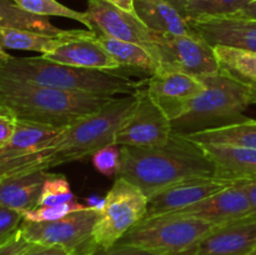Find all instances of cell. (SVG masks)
<instances>
[{"instance_id": "obj_41", "label": "cell", "mask_w": 256, "mask_h": 255, "mask_svg": "<svg viewBox=\"0 0 256 255\" xmlns=\"http://www.w3.org/2000/svg\"><path fill=\"white\" fill-rule=\"evenodd\" d=\"M165 2H169L172 8H175L180 12V15L184 19H186V10L190 0H165Z\"/></svg>"}, {"instance_id": "obj_39", "label": "cell", "mask_w": 256, "mask_h": 255, "mask_svg": "<svg viewBox=\"0 0 256 255\" xmlns=\"http://www.w3.org/2000/svg\"><path fill=\"white\" fill-rule=\"evenodd\" d=\"M110 4L115 5V6L120 8V9L125 10L132 14H136L135 12V0H106Z\"/></svg>"}, {"instance_id": "obj_21", "label": "cell", "mask_w": 256, "mask_h": 255, "mask_svg": "<svg viewBox=\"0 0 256 255\" xmlns=\"http://www.w3.org/2000/svg\"><path fill=\"white\" fill-rule=\"evenodd\" d=\"M135 12L150 30L159 34L192 35L186 19L165 0H135Z\"/></svg>"}, {"instance_id": "obj_29", "label": "cell", "mask_w": 256, "mask_h": 255, "mask_svg": "<svg viewBox=\"0 0 256 255\" xmlns=\"http://www.w3.org/2000/svg\"><path fill=\"white\" fill-rule=\"evenodd\" d=\"M75 200V195L70 189V184L66 178L62 174H52L45 182L40 195L38 208L56 206L66 204Z\"/></svg>"}, {"instance_id": "obj_30", "label": "cell", "mask_w": 256, "mask_h": 255, "mask_svg": "<svg viewBox=\"0 0 256 255\" xmlns=\"http://www.w3.org/2000/svg\"><path fill=\"white\" fill-rule=\"evenodd\" d=\"M86 208V205L80 204V202H75V200L66 202V204L56 205V206L35 208V209L25 212L24 220H29V222H54V220L62 219V218H65L66 215L72 214L75 212H80V210H84Z\"/></svg>"}, {"instance_id": "obj_35", "label": "cell", "mask_w": 256, "mask_h": 255, "mask_svg": "<svg viewBox=\"0 0 256 255\" xmlns=\"http://www.w3.org/2000/svg\"><path fill=\"white\" fill-rule=\"evenodd\" d=\"M34 244L28 242L24 236H22L20 229L18 230L16 234L5 242L4 245L0 246V255H24L30 248Z\"/></svg>"}, {"instance_id": "obj_1", "label": "cell", "mask_w": 256, "mask_h": 255, "mask_svg": "<svg viewBox=\"0 0 256 255\" xmlns=\"http://www.w3.org/2000/svg\"><path fill=\"white\" fill-rule=\"evenodd\" d=\"M136 104L135 95L114 98L99 112L64 128L38 152L10 164L0 178L48 170L58 165L94 155L106 145L115 144V134Z\"/></svg>"}, {"instance_id": "obj_40", "label": "cell", "mask_w": 256, "mask_h": 255, "mask_svg": "<svg viewBox=\"0 0 256 255\" xmlns=\"http://www.w3.org/2000/svg\"><path fill=\"white\" fill-rule=\"evenodd\" d=\"M242 186L246 192L250 202L254 208V212H256V182H242Z\"/></svg>"}, {"instance_id": "obj_22", "label": "cell", "mask_w": 256, "mask_h": 255, "mask_svg": "<svg viewBox=\"0 0 256 255\" xmlns=\"http://www.w3.org/2000/svg\"><path fill=\"white\" fill-rule=\"evenodd\" d=\"M212 48L220 72L248 88L252 104H256V52L222 45Z\"/></svg>"}, {"instance_id": "obj_37", "label": "cell", "mask_w": 256, "mask_h": 255, "mask_svg": "<svg viewBox=\"0 0 256 255\" xmlns=\"http://www.w3.org/2000/svg\"><path fill=\"white\" fill-rule=\"evenodd\" d=\"M86 206L102 212L105 208V198L99 196V195H90L86 198Z\"/></svg>"}, {"instance_id": "obj_7", "label": "cell", "mask_w": 256, "mask_h": 255, "mask_svg": "<svg viewBox=\"0 0 256 255\" xmlns=\"http://www.w3.org/2000/svg\"><path fill=\"white\" fill-rule=\"evenodd\" d=\"M148 198L134 184L116 176L105 196V208L100 212L92 232L96 249L112 248L142 222L146 214Z\"/></svg>"}, {"instance_id": "obj_5", "label": "cell", "mask_w": 256, "mask_h": 255, "mask_svg": "<svg viewBox=\"0 0 256 255\" xmlns=\"http://www.w3.org/2000/svg\"><path fill=\"white\" fill-rule=\"evenodd\" d=\"M206 89L200 96L186 102L182 114L172 120V132L182 135L239 122L252 104L248 88L218 72L200 76Z\"/></svg>"}, {"instance_id": "obj_14", "label": "cell", "mask_w": 256, "mask_h": 255, "mask_svg": "<svg viewBox=\"0 0 256 255\" xmlns=\"http://www.w3.org/2000/svg\"><path fill=\"white\" fill-rule=\"evenodd\" d=\"M206 86L202 79L176 70H158L150 75L146 90L170 120L182 114L185 104L200 96Z\"/></svg>"}, {"instance_id": "obj_26", "label": "cell", "mask_w": 256, "mask_h": 255, "mask_svg": "<svg viewBox=\"0 0 256 255\" xmlns=\"http://www.w3.org/2000/svg\"><path fill=\"white\" fill-rule=\"evenodd\" d=\"M65 32L58 36L40 34L22 29H6L0 28V49L22 50V52H40L42 55L52 52L62 40Z\"/></svg>"}, {"instance_id": "obj_2", "label": "cell", "mask_w": 256, "mask_h": 255, "mask_svg": "<svg viewBox=\"0 0 256 255\" xmlns=\"http://www.w3.org/2000/svg\"><path fill=\"white\" fill-rule=\"evenodd\" d=\"M120 148L116 176L139 188L148 199L182 180L214 176V165L202 148L178 132H172L169 142L160 146Z\"/></svg>"}, {"instance_id": "obj_24", "label": "cell", "mask_w": 256, "mask_h": 255, "mask_svg": "<svg viewBox=\"0 0 256 255\" xmlns=\"http://www.w3.org/2000/svg\"><path fill=\"white\" fill-rule=\"evenodd\" d=\"M96 42L120 65V68H135V69L148 72L149 75L156 72L159 68L152 52L146 48L136 42L114 39V38L105 36L99 32L96 35Z\"/></svg>"}, {"instance_id": "obj_6", "label": "cell", "mask_w": 256, "mask_h": 255, "mask_svg": "<svg viewBox=\"0 0 256 255\" xmlns=\"http://www.w3.org/2000/svg\"><path fill=\"white\" fill-rule=\"evenodd\" d=\"M215 228L205 220L186 215H159L138 222L116 244L134 245L159 255H190Z\"/></svg>"}, {"instance_id": "obj_31", "label": "cell", "mask_w": 256, "mask_h": 255, "mask_svg": "<svg viewBox=\"0 0 256 255\" xmlns=\"http://www.w3.org/2000/svg\"><path fill=\"white\" fill-rule=\"evenodd\" d=\"M122 159V148L118 144H110L102 148L92 155V164L100 174L105 176L118 175Z\"/></svg>"}, {"instance_id": "obj_15", "label": "cell", "mask_w": 256, "mask_h": 255, "mask_svg": "<svg viewBox=\"0 0 256 255\" xmlns=\"http://www.w3.org/2000/svg\"><path fill=\"white\" fill-rule=\"evenodd\" d=\"M254 212V208L246 192L242 189V182H236L192 206L170 214L186 215L205 220L214 226H222Z\"/></svg>"}, {"instance_id": "obj_9", "label": "cell", "mask_w": 256, "mask_h": 255, "mask_svg": "<svg viewBox=\"0 0 256 255\" xmlns=\"http://www.w3.org/2000/svg\"><path fill=\"white\" fill-rule=\"evenodd\" d=\"M152 55L159 65L158 70H176L198 78L220 72L214 48L196 32L159 34Z\"/></svg>"}, {"instance_id": "obj_27", "label": "cell", "mask_w": 256, "mask_h": 255, "mask_svg": "<svg viewBox=\"0 0 256 255\" xmlns=\"http://www.w3.org/2000/svg\"><path fill=\"white\" fill-rule=\"evenodd\" d=\"M252 0H190L186 10V22L205 18L232 16Z\"/></svg>"}, {"instance_id": "obj_23", "label": "cell", "mask_w": 256, "mask_h": 255, "mask_svg": "<svg viewBox=\"0 0 256 255\" xmlns=\"http://www.w3.org/2000/svg\"><path fill=\"white\" fill-rule=\"evenodd\" d=\"M196 144L234 145L256 149V120L246 119L220 128L185 135Z\"/></svg>"}, {"instance_id": "obj_38", "label": "cell", "mask_w": 256, "mask_h": 255, "mask_svg": "<svg viewBox=\"0 0 256 255\" xmlns=\"http://www.w3.org/2000/svg\"><path fill=\"white\" fill-rule=\"evenodd\" d=\"M235 16L245 18V19H250V20H256V0H252V2H249L246 6L242 8L238 14H235Z\"/></svg>"}, {"instance_id": "obj_19", "label": "cell", "mask_w": 256, "mask_h": 255, "mask_svg": "<svg viewBox=\"0 0 256 255\" xmlns=\"http://www.w3.org/2000/svg\"><path fill=\"white\" fill-rule=\"evenodd\" d=\"M46 170L0 178V205L22 215L38 208L42 186L49 178Z\"/></svg>"}, {"instance_id": "obj_12", "label": "cell", "mask_w": 256, "mask_h": 255, "mask_svg": "<svg viewBox=\"0 0 256 255\" xmlns=\"http://www.w3.org/2000/svg\"><path fill=\"white\" fill-rule=\"evenodd\" d=\"M96 32L92 30H66L62 40L48 54L45 59L70 66L102 72H114L120 65L96 42Z\"/></svg>"}, {"instance_id": "obj_28", "label": "cell", "mask_w": 256, "mask_h": 255, "mask_svg": "<svg viewBox=\"0 0 256 255\" xmlns=\"http://www.w3.org/2000/svg\"><path fill=\"white\" fill-rule=\"evenodd\" d=\"M16 5H19L25 12H32L39 16H60L66 19L75 20L88 28V30L95 32L94 26L90 22L86 12H80L65 6L56 0H12Z\"/></svg>"}, {"instance_id": "obj_4", "label": "cell", "mask_w": 256, "mask_h": 255, "mask_svg": "<svg viewBox=\"0 0 256 255\" xmlns=\"http://www.w3.org/2000/svg\"><path fill=\"white\" fill-rule=\"evenodd\" d=\"M0 76L68 92L100 96L135 95L142 82L112 72L90 70L59 64L44 56H12L0 66Z\"/></svg>"}, {"instance_id": "obj_13", "label": "cell", "mask_w": 256, "mask_h": 255, "mask_svg": "<svg viewBox=\"0 0 256 255\" xmlns=\"http://www.w3.org/2000/svg\"><path fill=\"white\" fill-rule=\"evenodd\" d=\"M234 184L236 182L222 180L216 176L190 178L175 182L148 199L146 214L142 220L179 212Z\"/></svg>"}, {"instance_id": "obj_3", "label": "cell", "mask_w": 256, "mask_h": 255, "mask_svg": "<svg viewBox=\"0 0 256 255\" xmlns=\"http://www.w3.org/2000/svg\"><path fill=\"white\" fill-rule=\"evenodd\" d=\"M114 96L68 92L0 76V105L19 120L64 128L99 112Z\"/></svg>"}, {"instance_id": "obj_8", "label": "cell", "mask_w": 256, "mask_h": 255, "mask_svg": "<svg viewBox=\"0 0 256 255\" xmlns=\"http://www.w3.org/2000/svg\"><path fill=\"white\" fill-rule=\"evenodd\" d=\"M99 215L100 212L88 206L54 222L22 220L20 232L32 244L62 246L72 255H86L96 249L92 242V232Z\"/></svg>"}, {"instance_id": "obj_18", "label": "cell", "mask_w": 256, "mask_h": 255, "mask_svg": "<svg viewBox=\"0 0 256 255\" xmlns=\"http://www.w3.org/2000/svg\"><path fill=\"white\" fill-rule=\"evenodd\" d=\"M214 165V176L232 182H256V149L199 144Z\"/></svg>"}, {"instance_id": "obj_17", "label": "cell", "mask_w": 256, "mask_h": 255, "mask_svg": "<svg viewBox=\"0 0 256 255\" xmlns=\"http://www.w3.org/2000/svg\"><path fill=\"white\" fill-rule=\"evenodd\" d=\"M256 248V212L210 232L190 255H248Z\"/></svg>"}, {"instance_id": "obj_16", "label": "cell", "mask_w": 256, "mask_h": 255, "mask_svg": "<svg viewBox=\"0 0 256 255\" xmlns=\"http://www.w3.org/2000/svg\"><path fill=\"white\" fill-rule=\"evenodd\" d=\"M188 22L212 46L222 45L256 52V20L232 15L190 20Z\"/></svg>"}, {"instance_id": "obj_33", "label": "cell", "mask_w": 256, "mask_h": 255, "mask_svg": "<svg viewBox=\"0 0 256 255\" xmlns=\"http://www.w3.org/2000/svg\"><path fill=\"white\" fill-rule=\"evenodd\" d=\"M16 122L18 118L9 109L0 105V148L8 144L12 138L16 129Z\"/></svg>"}, {"instance_id": "obj_20", "label": "cell", "mask_w": 256, "mask_h": 255, "mask_svg": "<svg viewBox=\"0 0 256 255\" xmlns=\"http://www.w3.org/2000/svg\"><path fill=\"white\" fill-rule=\"evenodd\" d=\"M60 130V128L18 119L12 138L0 148V175L10 164L42 149Z\"/></svg>"}, {"instance_id": "obj_32", "label": "cell", "mask_w": 256, "mask_h": 255, "mask_svg": "<svg viewBox=\"0 0 256 255\" xmlns=\"http://www.w3.org/2000/svg\"><path fill=\"white\" fill-rule=\"evenodd\" d=\"M24 215L0 205V246L9 242L20 229Z\"/></svg>"}, {"instance_id": "obj_42", "label": "cell", "mask_w": 256, "mask_h": 255, "mask_svg": "<svg viewBox=\"0 0 256 255\" xmlns=\"http://www.w3.org/2000/svg\"><path fill=\"white\" fill-rule=\"evenodd\" d=\"M12 55H10L9 52H6L5 50L0 49V66H2L4 62H6L9 59H12Z\"/></svg>"}, {"instance_id": "obj_43", "label": "cell", "mask_w": 256, "mask_h": 255, "mask_svg": "<svg viewBox=\"0 0 256 255\" xmlns=\"http://www.w3.org/2000/svg\"><path fill=\"white\" fill-rule=\"evenodd\" d=\"M248 255H256V248H254V249H252Z\"/></svg>"}, {"instance_id": "obj_10", "label": "cell", "mask_w": 256, "mask_h": 255, "mask_svg": "<svg viewBox=\"0 0 256 255\" xmlns=\"http://www.w3.org/2000/svg\"><path fill=\"white\" fill-rule=\"evenodd\" d=\"M136 104L115 134V144L119 146L152 148L169 142L172 132V120L148 92L140 88L136 92Z\"/></svg>"}, {"instance_id": "obj_36", "label": "cell", "mask_w": 256, "mask_h": 255, "mask_svg": "<svg viewBox=\"0 0 256 255\" xmlns=\"http://www.w3.org/2000/svg\"><path fill=\"white\" fill-rule=\"evenodd\" d=\"M24 255H72L62 246H45L34 244Z\"/></svg>"}, {"instance_id": "obj_11", "label": "cell", "mask_w": 256, "mask_h": 255, "mask_svg": "<svg viewBox=\"0 0 256 255\" xmlns=\"http://www.w3.org/2000/svg\"><path fill=\"white\" fill-rule=\"evenodd\" d=\"M86 15L99 34L124 42H136L152 54L159 32L150 30L136 14H132L106 0H88ZM154 56V55H152Z\"/></svg>"}, {"instance_id": "obj_25", "label": "cell", "mask_w": 256, "mask_h": 255, "mask_svg": "<svg viewBox=\"0 0 256 255\" xmlns=\"http://www.w3.org/2000/svg\"><path fill=\"white\" fill-rule=\"evenodd\" d=\"M0 28L29 30L50 36H58L64 32V30L52 24L46 16L25 12L12 0H0Z\"/></svg>"}, {"instance_id": "obj_34", "label": "cell", "mask_w": 256, "mask_h": 255, "mask_svg": "<svg viewBox=\"0 0 256 255\" xmlns=\"http://www.w3.org/2000/svg\"><path fill=\"white\" fill-rule=\"evenodd\" d=\"M86 255H159L150 250L134 246V245H120L115 244L114 246L108 249H94Z\"/></svg>"}]
</instances>
